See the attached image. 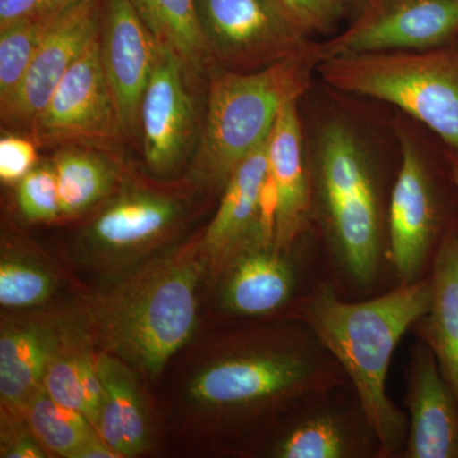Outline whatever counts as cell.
<instances>
[{
	"label": "cell",
	"mask_w": 458,
	"mask_h": 458,
	"mask_svg": "<svg viewBox=\"0 0 458 458\" xmlns=\"http://www.w3.org/2000/svg\"><path fill=\"white\" fill-rule=\"evenodd\" d=\"M56 322L7 321L0 333V397L13 418H25L30 400L44 384L45 373L64 336Z\"/></svg>",
	"instance_id": "19"
},
{
	"label": "cell",
	"mask_w": 458,
	"mask_h": 458,
	"mask_svg": "<svg viewBox=\"0 0 458 458\" xmlns=\"http://www.w3.org/2000/svg\"><path fill=\"white\" fill-rule=\"evenodd\" d=\"M157 42L174 51L190 71L209 75L214 68L199 23L195 0H129Z\"/></svg>",
	"instance_id": "24"
},
{
	"label": "cell",
	"mask_w": 458,
	"mask_h": 458,
	"mask_svg": "<svg viewBox=\"0 0 458 458\" xmlns=\"http://www.w3.org/2000/svg\"><path fill=\"white\" fill-rule=\"evenodd\" d=\"M17 204L31 222H53L62 216L54 164L36 165L17 183Z\"/></svg>",
	"instance_id": "29"
},
{
	"label": "cell",
	"mask_w": 458,
	"mask_h": 458,
	"mask_svg": "<svg viewBox=\"0 0 458 458\" xmlns=\"http://www.w3.org/2000/svg\"><path fill=\"white\" fill-rule=\"evenodd\" d=\"M98 36L69 68L36 117L30 132L38 143L92 148L111 146L125 137L102 66Z\"/></svg>",
	"instance_id": "8"
},
{
	"label": "cell",
	"mask_w": 458,
	"mask_h": 458,
	"mask_svg": "<svg viewBox=\"0 0 458 458\" xmlns=\"http://www.w3.org/2000/svg\"><path fill=\"white\" fill-rule=\"evenodd\" d=\"M200 251L188 246L159 256L99 298L90 319L108 352L146 376L164 370L197 327Z\"/></svg>",
	"instance_id": "3"
},
{
	"label": "cell",
	"mask_w": 458,
	"mask_h": 458,
	"mask_svg": "<svg viewBox=\"0 0 458 458\" xmlns=\"http://www.w3.org/2000/svg\"><path fill=\"white\" fill-rule=\"evenodd\" d=\"M310 168L312 216L337 267L354 284H370L381 262L385 225L369 148L348 123L330 120L318 132Z\"/></svg>",
	"instance_id": "5"
},
{
	"label": "cell",
	"mask_w": 458,
	"mask_h": 458,
	"mask_svg": "<svg viewBox=\"0 0 458 458\" xmlns=\"http://www.w3.org/2000/svg\"><path fill=\"white\" fill-rule=\"evenodd\" d=\"M51 22L38 16L0 30V108L20 89Z\"/></svg>",
	"instance_id": "26"
},
{
	"label": "cell",
	"mask_w": 458,
	"mask_h": 458,
	"mask_svg": "<svg viewBox=\"0 0 458 458\" xmlns=\"http://www.w3.org/2000/svg\"><path fill=\"white\" fill-rule=\"evenodd\" d=\"M101 8L102 0H84L51 22L20 89L0 108L5 128L31 131L57 84L99 35Z\"/></svg>",
	"instance_id": "13"
},
{
	"label": "cell",
	"mask_w": 458,
	"mask_h": 458,
	"mask_svg": "<svg viewBox=\"0 0 458 458\" xmlns=\"http://www.w3.org/2000/svg\"><path fill=\"white\" fill-rule=\"evenodd\" d=\"M318 72L339 92L401 108L458 153V41L432 50L327 57Z\"/></svg>",
	"instance_id": "6"
},
{
	"label": "cell",
	"mask_w": 458,
	"mask_h": 458,
	"mask_svg": "<svg viewBox=\"0 0 458 458\" xmlns=\"http://www.w3.org/2000/svg\"><path fill=\"white\" fill-rule=\"evenodd\" d=\"M408 437L403 458H458V400L436 357L418 339L406 369Z\"/></svg>",
	"instance_id": "15"
},
{
	"label": "cell",
	"mask_w": 458,
	"mask_h": 458,
	"mask_svg": "<svg viewBox=\"0 0 458 458\" xmlns=\"http://www.w3.org/2000/svg\"><path fill=\"white\" fill-rule=\"evenodd\" d=\"M62 216L89 212L116 188L119 168L98 150L68 146L54 158Z\"/></svg>",
	"instance_id": "23"
},
{
	"label": "cell",
	"mask_w": 458,
	"mask_h": 458,
	"mask_svg": "<svg viewBox=\"0 0 458 458\" xmlns=\"http://www.w3.org/2000/svg\"><path fill=\"white\" fill-rule=\"evenodd\" d=\"M219 273L222 306L234 315H269L284 306L294 292L295 271L288 254L264 237L234 252Z\"/></svg>",
	"instance_id": "17"
},
{
	"label": "cell",
	"mask_w": 458,
	"mask_h": 458,
	"mask_svg": "<svg viewBox=\"0 0 458 458\" xmlns=\"http://www.w3.org/2000/svg\"><path fill=\"white\" fill-rule=\"evenodd\" d=\"M194 74L174 51L159 45L140 107L144 159L159 177L177 174L198 146V114L189 84Z\"/></svg>",
	"instance_id": "12"
},
{
	"label": "cell",
	"mask_w": 458,
	"mask_h": 458,
	"mask_svg": "<svg viewBox=\"0 0 458 458\" xmlns=\"http://www.w3.org/2000/svg\"><path fill=\"white\" fill-rule=\"evenodd\" d=\"M38 165L35 141L20 135H5L0 140V179L18 183Z\"/></svg>",
	"instance_id": "31"
},
{
	"label": "cell",
	"mask_w": 458,
	"mask_h": 458,
	"mask_svg": "<svg viewBox=\"0 0 458 458\" xmlns=\"http://www.w3.org/2000/svg\"><path fill=\"white\" fill-rule=\"evenodd\" d=\"M367 2H369V0H351V8L354 9L355 13H357L358 11L363 8V5L366 4Z\"/></svg>",
	"instance_id": "38"
},
{
	"label": "cell",
	"mask_w": 458,
	"mask_h": 458,
	"mask_svg": "<svg viewBox=\"0 0 458 458\" xmlns=\"http://www.w3.org/2000/svg\"><path fill=\"white\" fill-rule=\"evenodd\" d=\"M195 4L214 68L260 71L312 44L280 0H195Z\"/></svg>",
	"instance_id": "7"
},
{
	"label": "cell",
	"mask_w": 458,
	"mask_h": 458,
	"mask_svg": "<svg viewBox=\"0 0 458 458\" xmlns=\"http://www.w3.org/2000/svg\"><path fill=\"white\" fill-rule=\"evenodd\" d=\"M99 54L125 137L140 132V107L159 44L129 0H102Z\"/></svg>",
	"instance_id": "14"
},
{
	"label": "cell",
	"mask_w": 458,
	"mask_h": 458,
	"mask_svg": "<svg viewBox=\"0 0 458 458\" xmlns=\"http://www.w3.org/2000/svg\"><path fill=\"white\" fill-rule=\"evenodd\" d=\"M298 101L280 111L267 147V172L278 194L276 237L279 251L289 254L312 219L311 168L304 153Z\"/></svg>",
	"instance_id": "16"
},
{
	"label": "cell",
	"mask_w": 458,
	"mask_h": 458,
	"mask_svg": "<svg viewBox=\"0 0 458 458\" xmlns=\"http://www.w3.org/2000/svg\"><path fill=\"white\" fill-rule=\"evenodd\" d=\"M345 381L340 364L303 324L231 346L192 378L189 394L207 411L243 420L312 403Z\"/></svg>",
	"instance_id": "2"
},
{
	"label": "cell",
	"mask_w": 458,
	"mask_h": 458,
	"mask_svg": "<svg viewBox=\"0 0 458 458\" xmlns=\"http://www.w3.org/2000/svg\"><path fill=\"white\" fill-rule=\"evenodd\" d=\"M458 41V0H369L342 33L319 44L327 57L438 49Z\"/></svg>",
	"instance_id": "11"
},
{
	"label": "cell",
	"mask_w": 458,
	"mask_h": 458,
	"mask_svg": "<svg viewBox=\"0 0 458 458\" xmlns=\"http://www.w3.org/2000/svg\"><path fill=\"white\" fill-rule=\"evenodd\" d=\"M430 298L429 276L363 302H345L325 285L298 311L351 381L384 457L403 452L409 427L387 396L388 369L401 337L426 315Z\"/></svg>",
	"instance_id": "1"
},
{
	"label": "cell",
	"mask_w": 458,
	"mask_h": 458,
	"mask_svg": "<svg viewBox=\"0 0 458 458\" xmlns=\"http://www.w3.org/2000/svg\"><path fill=\"white\" fill-rule=\"evenodd\" d=\"M25 419L38 442L57 456L74 458L89 439L99 434L82 412L51 399L44 385L30 400Z\"/></svg>",
	"instance_id": "25"
},
{
	"label": "cell",
	"mask_w": 458,
	"mask_h": 458,
	"mask_svg": "<svg viewBox=\"0 0 458 458\" xmlns=\"http://www.w3.org/2000/svg\"><path fill=\"white\" fill-rule=\"evenodd\" d=\"M429 309L414 325L458 400V225L452 223L433 256Z\"/></svg>",
	"instance_id": "21"
},
{
	"label": "cell",
	"mask_w": 458,
	"mask_h": 458,
	"mask_svg": "<svg viewBox=\"0 0 458 458\" xmlns=\"http://www.w3.org/2000/svg\"><path fill=\"white\" fill-rule=\"evenodd\" d=\"M307 35L327 32L351 8V0H280Z\"/></svg>",
	"instance_id": "30"
},
{
	"label": "cell",
	"mask_w": 458,
	"mask_h": 458,
	"mask_svg": "<svg viewBox=\"0 0 458 458\" xmlns=\"http://www.w3.org/2000/svg\"><path fill=\"white\" fill-rule=\"evenodd\" d=\"M56 282L47 267L16 254L0 261V303L7 309H29L49 301Z\"/></svg>",
	"instance_id": "27"
},
{
	"label": "cell",
	"mask_w": 458,
	"mask_h": 458,
	"mask_svg": "<svg viewBox=\"0 0 458 458\" xmlns=\"http://www.w3.org/2000/svg\"><path fill=\"white\" fill-rule=\"evenodd\" d=\"M89 342V339L84 342L82 352H81V384H82L84 403H86V417L98 432L99 418H101L102 403H104V386L99 379L96 357L90 351Z\"/></svg>",
	"instance_id": "32"
},
{
	"label": "cell",
	"mask_w": 458,
	"mask_h": 458,
	"mask_svg": "<svg viewBox=\"0 0 458 458\" xmlns=\"http://www.w3.org/2000/svg\"><path fill=\"white\" fill-rule=\"evenodd\" d=\"M401 164L387 210L388 252L400 284L419 280L443 234L441 198L417 141L400 129Z\"/></svg>",
	"instance_id": "10"
},
{
	"label": "cell",
	"mask_w": 458,
	"mask_h": 458,
	"mask_svg": "<svg viewBox=\"0 0 458 458\" xmlns=\"http://www.w3.org/2000/svg\"><path fill=\"white\" fill-rule=\"evenodd\" d=\"M186 205L161 190L125 185L83 228L80 251L99 267H119L148 254L185 219Z\"/></svg>",
	"instance_id": "9"
},
{
	"label": "cell",
	"mask_w": 458,
	"mask_h": 458,
	"mask_svg": "<svg viewBox=\"0 0 458 458\" xmlns=\"http://www.w3.org/2000/svg\"><path fill=\"white\" fill-rule=\"evenodd\" d=\"M327 397V396H324ZM309 403V410L280 436L271 450L278 458H358L379 454V443L363 411H346L321 403Z\"/></svg>",
	"instance_id": "20"
},
{
	"label": "cell",
	"mask_w": 458,
	"mask_h": 458,
	"mask_svg": "<svg viewBox=\"0 0 458 458\" xmlns=\"http://www.w3.org/2000/svg\"><path fill=\"white\" fill-rule=\"evenodd\" d=\"M87 339V334L80 328H66L42 384L51 399L65 408L82 412L84 417L86 403L81 384L80 357Z\"/></svg>",
	"instance_id": "28"
},
{
	"label": "cell",
	"mask_w": 458,
	"mask_h": 458,
	"mask_svg": "<svg viewBox=\"0 0 458 458\" xmlns=\"http://www.w3.org/2000/svg\"><path fill=\"white\" fill-rule=\"evenodd\" d=\"M96 367L104 386L99 436L117 456H138L149 447L152 430L132 369L108 352H99Z\"/></svg>",
	"instance_id": "22"
},
{
	"label": "cell",
	"mask_w": 458,
	"mask_h": 458,
	"mask_svg": "<svg viewBox=\"0 0 458 458\" xmlns=\"http://www.w3.org/2000/svg\"><path fill=\"white\" fill-rule=\"evenodd\" d=\"M116 452L102 439V437L96 436L89 439L86 445L77 452L74 458H114Z\"/></svg>",
	"instance_id": "35"
},
{
	"label": "cell",
	"mask_w": 458,
	"mask_h": 458,
	"mask_svg": "<svg viewBox=\"0 0 458 458\" xmlns=\"http://www.w3.org/2000/svg\"><path fill=\"white\" fill-rule=\"evenodd\" d=\"M447 165L448 170H450V176L452 183H454V189H456L458 197V153L447 152Z\"/></svg>",
	"instance_id": "37"
},
{
	"label": "cell",
	"mask_w": 458,
	"mask_h": 458,
	"mask_svg": "<svg viewBox=\"0 0 458 458\" xmlns=\"http://www.w3.org/2000/svg\"><path fill=\"white\" fill-rule=\"evenodd\" d=\"M322 62L319 44L260 69L209 73L207 113L189 179L205 189L225 190L232 174L269 140L282 108L311 87Z\"/></svg>",
	"instance_id": "4"
},
{
	"label": "cell",
	"mask_w": 458,
	"mask_h": 458,
	"mask_svg": "<svg viewBox=\"0 0 458 458\" xmlns=\"http://www.w3.org/2000/svg\"><path fill=\"white\" fill-rule=\"evenodd\" d=\"M11 433V436L5 437V441H3V457L41 458L47 456L38 445V439L36 438L35 434L31 436L25 430H20V434L16 436L13 428Z\"/></svg>",
	"instance_id": "33"
},
{
	"label": "cell",
	"mask_w": 458,
	"mask_h": 458,
	"mask_svg": "<svg viewBox=\"0 0 458 458\" xmlns=\"http://www.w3.org/2000/svg\"><path fill=\"white\" fill-rule=\"evenodd\" d=\"M269 140L232 174L223 190L218 210L201 237V255L216 271L255 238L269 241L262 231L260 213L262 186L267 176Z\"/></svg>",
	"instance_id": "18"
},
{
	"label": "cell",
	"mask_w": 458,
	"mask_h": 458,
	"mask_svg": "<svg viewBox=\"0 0 458 458\" xmlns=\"http://www.w3.org/2000/svg\"><path fill=\"white\" fill-rule=\"evenodd\" d=\"M84 0H42L38 17L45 21H54L69 9L77 7Z\"/></svg>",
	"instance_id": "36"
},
{
	"label": "cell",
	"mask_w": 458,
	"mask_h": 458,
	"mask_svg": "<svg viewBox=\"0 0 458 458\" xmlns=\"http://www.w3.org/2000/svg\"><path fill=\"white\" fill-rule=\"evenodd\" d=\"M42 0H0V30L40 13Z\"/></svg>",
	"instance_id": "34"
}]
</instances>
